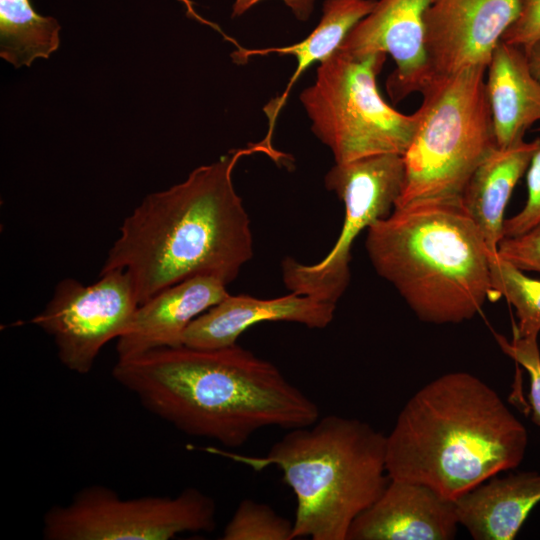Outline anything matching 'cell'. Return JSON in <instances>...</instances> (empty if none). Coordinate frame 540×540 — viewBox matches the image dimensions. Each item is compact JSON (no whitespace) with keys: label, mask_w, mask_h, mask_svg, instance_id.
Listing matches in <instances>:
<instances>
[{"label":"cell","mask_w":540,"mask_h":540,"mask_svg":"<svg viewBox=\"0 0 540 540\" xmlns=\"http://www.w3.org/2000/svg\"><path fill=\"white\" fill-rule=\"evenodd\" d=\"M256 153L277 163L287 159L264 137L147 195L124 219L100 273L126 271L138 305L194 276H213L226 285L235 280L253 257V236L232 173L242 157Z\"/></svg>","instance_id":"1"},{"label":"cell","mask_w":540,"mask_h":540,"mask_svg":"<svg viewBox=\"0 0 540 540\" xmlns=\"http://www.w3.org/2000/svg\"><path fill=\"white\" fill-rule=\"evenodd\" d=\"M112 376L182 433L225 447H240L263 428L290 430L320 418L317 404L275 364L237 344L154 349L118 359Z\"/></svg>","instance_id":"2"},{"label":"cell","mask_w":540,"mask_h":540,"mask_svg":"<svg viewBox=\"0 0 540 540\" xmlns=\"http://www.w3.org/2000/svg\"><path fill=\"white\" fill-rule=\"evenodd\" d=\"M528 445L523 424L478 377L451 372L419 389L386 436L390 479L424 484L452 501L515 469Z\"/></svg>","instance_id":"3"},{"label":"cell","mask_w":540,"mask_h":540,"mask_svg":"<svg viewBox=\"0 0 540 540\" xmlns=\"http://www.w3.org/2000/svg\"><path fill=\"white\" fill-rule=\"evenodd\" d=\"M365 248L375 271L421 321L461 323L495 301L490 252L459 201L394 208L367 229Z\"/></svg>","instance_id":"4"},{"label":"cell","mask_w":540,"mask_h":540,"mask_svg":"<svg viewBox=\"0 0 540 540\" xmlns=\"http://www.w3.org/2000/svg\"><path fill=\"white\" fill-rule=\"evenodd\" d=\"M215 452L254 471L274 466L282 472L297 501L293 539L347 540L354 520L390 481L386 436L338 415L288 430L263 456Z\"/></svg>","instance_id":"5"},{"label":"cell","mask_w":540,"mask_h":540,"mask_svg":"<svg viewBox=\"0 0 540 540\" xmlns=\"http://www.w3.org/2000/svg\"><path fill=\"white\" fill-rule=\"evenodd\" d=\"M487 67L434 77L421 91L417 126L404 153V180L395 207L459 201L468 179L497 147L486 94Z\"/></svg>","instance_id":"6"},{"label":"cell","mask_w":540,"mask_h":540,"mask_svg":"<svg viewBox=\"0 0 540 540\" xmlns=\"http://www.w3.org/2000/svg\"><path fill=\"white\" fill-rule=\"evenodd\" d=\"M387 55H352L337 49L319 63L316 79L300 94L314 135L335 163L380 155H404L417 114H404L381 96L377 76Z\"/></svg>","instance_id":"7"},{"label":"cell","mask_w":540,"mask_h":540,"mask_svg":"<svg viewBox=\"0 0 540 540\" xmlns=\"http://www.w3.org/2000/svg\"><path fill=\"white\" fill-rule=\"evenodd\" d=\"M216 526L214 499L193 487L176 496L122 499L109 487L91 485L43 517L45 540H169Z\"/></svg>","instance_id":"8"},{"label":"cell","mask_w":540,"mask_h":540,"mask_svg":"<svg viewBox=\"0 0 540 540\" xmlns=\"http://www.w3.org/2000/svg\"><path fill=\"white\" fill-rule=\"evenodd\" d=\"M404 180V161L398 154H380L335 163L325 186L343 201L342 231L319 262L303 264L291 257L282 262V278L291 292L337 304L350 282L351 248L364 229L394 210Z\"/></svg>","instance_id":"9"},{"label":"cell","mask_w":540,"mask_h":540,"mask_svg":"<svg viewBox=\"0 0 540 540\" xmlns=\"http://www.w3.org/2000/svg\"><path fill=\"white\" fill-rule=\"evenodd\" d=\"M138 306L128 273L114 269L90 285L62 279L31 323L52 337L68 370L84 375L102 348L127 330Z\"/></svg>","instance_id":"10"},{"label":"cell","mask_w":540,"mask_h":540,"mask_svg":"<svg viewBox=\"0 0 540 540\" xmlns=\"http://www.w3.org/2000/svg\"><path fill=\"white\" fill-rule=\"evenodd\" d=\"M520 8L521 0H432L424 18L432 77L487 67Z\"/></svg>","instance_id":"11"},{"label":"cell","mask_w":540,"mask_h":540,"mask_svg":"<svg viewBox=\"0 0 540 540\" xmlns=\"http://www.w3.org/2000/svg\"><path fill=\"white\" fill-rule=\"evenodd\" d=\"M432 0H376L338 49L356 56L389 54L395 69L386 80L393 103L421 91L433 79L425 48L424 18Z\"/></svg>","instance_id":"12"},{"label":"cell","mask_w":540,"mask_h":540,"mask_svg":"<svg viewBox=\"0 0 540 540\" xmlns=\"http://www.w3.org/2000/svg\"><path fill=\"white\" fill-rule=\"evenodd\" d=\"M458 525L454 501L424 484L390 479L354 520L347 540H450Z\"/></svg>","instance_id":"13"},{"label":"cell","mask_w":540,"mask_h":540,"mask_svg":"<svg viewBox=\"0 0 540 540\" xmlns=\"http://www.w3.org/2000/svg\"><path fill=\"white\" fill-rule=\"evenodd\" d=\"M335 309L334 303L296 292L270 299L229 294L189 324L183 345L201 349L232 346L245 330L268 321L323 329L334 319Z\"/></svg>","instance_id":"14"},{"label":"cell","mask_w":540,"mask_h":540,"mask_svg":"<svg viewBox=\"0 0 540 540\" xmlns=\"http://www.w3.org/2000/svg\"><path fill=\"white\" fill-rule=\"evenodd\" d=\"M228 295L226 284L209 275L162 290L137 307L127 330L117 339L118 359L183 345L189 324Z\"/></svg>","instance_id":"15"},{"label":"cell","mask_w":540,"mask_h":540,"mask_svg":"<svg viewBox=\"0 0 540 540\" xmlns=\"http://www.w3.org/2000/svg\"><path fill=\"white\" fill-rule=\"evenodd\" d=\"M455 502L460 525L475 540H513L540 502V473L491 477Z\"/></svg>","instance_id":"16"},{"label":"cell","mask_w":540,"mask_h":540,"mask_svg":"<svg viewBox=\"0 0 540 540\" xmlns=\"http://www.w3.org/2000/svg\"><path fill=\"white\" fill-rule=\"evenodd\" d=\"M540 138L509 147H495L477 166L459 198L466 214L479 229L490 253H497L504 238V214L512 192L526 173Z\"/></svg>","instance_id":"17"},{"label":"cell","mask_w":540,"mask_h":540,"mask_svg":"<svg viewBox=\"0 0 540 540\" xmlns=\"http://www.w3.org/2000/svg\"><path fill=\"white\" fill-rule=\"evenodd\" d=\"M486 94L498 147L524 140L540 121V82L530 71L523 48L500 41L486 69Z\"/></svg>","instance_id":"18"},{"label":"cell","mask_w":540,"mask_h":540,"mask_svg":"<svg viewBox=\"0 0 540 540\" xmlns=\"http://www.w3.org/2000/svg\"><path fill=\"white\" fill-rule=\"evenodd\" d=\"M375 2L376 0H325L322 6V16L317 26L302 41L288 46L249 49L227 37L237 48L231 54L233 61L237 64H244L254 56L273 53L291 55L296 59V69L285 90L264 107L269 126L265 137L272 140L277 117L300 76L312 64L321 63L332 55L341 46L352 28L372 10Z\"/></svg>","instance_id":"19"},{"label":"cell","mask_w":540,"mask_h":540,"mask_svg":"<svg viewBox=\"0 0 540 540\" xmlns=\"http://www.w3.org/2000/svg\"><path fill=\"white\" fill-rule=\"evenodd\" d=\"M61 26L42 16L30 0H0V56L15 68L47 59L60 45Z\"/></svg>","instance_id":"20"},{"label":"cell","mask_w":540,"mask_h":540,"mask_svg":"<svg viewBox=\"0 0 540 540\" xmlns=\"http://www.w3.org/2000/svg\"><path fill=\"white\" fill-rule=\"evenodd\" d=\"M489 268L495 300L504 297L515 308L517 324L513 337H538L540 280L528 277L497 253L489 254Z\"/></svg>","instance_id":"21"},{"label":"cell","mask_w":540,"mask_h":540,"mask_svg":"<svg viewBox=\"0 0 540 540\" xmlns=\"http://www.w3.org/2000/svg\"><path fill=\"white\" fill-rule=\"evenodd\" d=\"M222 540H291L293 522L269 505L242 500L226 524Z\"/></svg>","instance_id":"22"},{"label":"cell","mask_w":540,"mask_h":540,"mask_svg":"<svg viewBox=\"0 0 540 540\" xmlns=\"http://www.w3.org/2000/svg\"><path fill=\"white\" fill-rule=\"evenodd\" d=\"M501 350L520 364L529 374L530 389L528 401L531 419L540 427V350L538 337H512L508 340L503 335L494 333Z\"/></svg>","instance_id":"23"},{"label":"cell","mask_w":540,"mask_h":540,"mask_svg":"<svg viewBox=\"0 0 540 540\" xmlns=\"http://www.w3.org/2000/svg\"><path fill=\"white\" fill-rule=\"evenodd\" d=\"M527 200L524 207L505 219L504 237L523 234L540 225V148L534 153L526 171Z\"/></svg>","instance_id":"24"},{"label":"cell","mask_w":540,"mask_h":540,"mask_svg":"<svg viewBox=\"0 0 540 540\" xmlns=\"http://www.w3.org/2000/svg\"><path fill=\"white\" fill-rule=\"evenodd\" d=\"M497 254L523 272L540 273V225L523 234L504 237Z\"/></svg>","instance_id":"25"},{"label":"cell","mask_w":540,"mask_h":540,"mask_svg":"<svg viewBox=\"0 0 540 540\" xmlns=\"http://www.w3.org/2000/svg\"><path fill=\"white\" fill-rule=\"evenodd\" d=\"M540 37V0H521L520 13L502 41L526 49Z\"/></svg>","instance_id":"26"},{"label":"cell","mask_w":540,"mask_h":540,"mask_svg":"<svg viewBox=\"0 0 540 540\" xmlns=\"http://www.w3.org/2000/svg\"><path fill=\"white\" fill-rule=\"evenodd\" d=\"M262 0H235L232 17H239ZM299 21H307L314 9V0H282Z\"/></svg>","instance_id":"27"},{"label":"cell","mask_w":540,"mask_h":540,"mask_svg":"<svg viewBox=\"0 0 540 540\" xmlns=\"http://www.w3.org/2000/svg\"><path fill=\"white\" fill-rule=\"evenodd\" d=\"M523 50L526 54L531 73L540 82V37Z\"/></svg>","instance_id":"28"}]
</instances>
